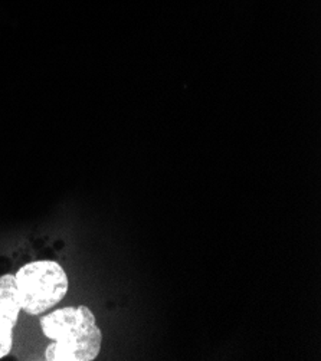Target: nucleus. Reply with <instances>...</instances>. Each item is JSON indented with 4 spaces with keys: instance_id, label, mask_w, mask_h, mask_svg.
I'll use <instances>...</instances> for the list:
<instances>
[{
    "instance_id": "obj_1",
    "label": "nucleus",
    "mask_w": 321,
    "mask_h": 361,
    "mask_svg": "<svg viewBox=\"0 0 321 361\" xmlns=\"http://www.w3.org/2000/svg\"><path fill=\"white\" fill-rule=\"evenodd\" d=\"M41 329L52 341L45 350L48 361H92L101 351L102 333L85 305L49 312L41 318Z\"/></svg>"
},
{
    "instance_id": "obj_2",
    "label": "nucleus",
    "mask_w": 321,
    "mask_h": 361,
    "mask_svg": "<svg viewBox=\"0 0 321 361\" xmlns=\"http://www.w3.org/2000/svg\"><path fill=\"white\" fill-rule=\"evenodd\" d=\"M15 285L20 311L40 315L63 300L68 276L58 262L35 261L18 271Z\"/></svg>"
},
{
    "instance_id": "obj_3",
    "label": "nucleus",
    "mask_w": 321,
    "mask_h": 361,
    "mask_svg": "<svg viewBox=\"0 0 321 361\" xmlns=\"http://www.w3.org/2000/svg\"><path fill=\"white\" fill-rule=\"evenodd\" d=\"M20 305L16 297L13 275L0 278V358L6 357L13 344V330L18 322Z\"/></svg>"
}]
</instances>
